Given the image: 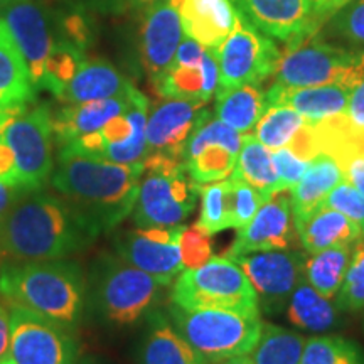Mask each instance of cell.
<instances>
[{"instance_id":"4dcf8cb0","label":"cell","mask_w":364,"mask_h":364,"mask_svg":"<svg viewBox=\"0 0 364 364\" xmlns=\"http://www.w3.org/2000/svg\"><path fill=\"white\" fill-rule=\"evenodd\" d=\"M267 108V93L260 85H243L216 91V118L243 135L252 134Z\"/></svg>"},{"instance_id":"ab89813d","label":"cell","mask_w":364,"mask_h":364,"mask_svg":"<svg viewBox=\"0 0 364 364\" xmlns=\"http://www.w3.org/2000/svg\"><path fill=\"white\" fill-rule=\"evenodd\" d=\"M201 196V213L198 225L209 235L228 230L226 225V179L199 186Z\"/></svg>"},{"instance_id":"4fadbf2b","label":"cell","mask_w":364,"mask_h":364,"mask_svg":"<svg viewBox=\"0 0 364 364\" xmlns=\"http://www.w3.org/2000/svg\"><path fill=\"white\" fill-rule=\"evenodd\" d=\"M248 277L262 311L275 314L287 309L290 295L304 277L306 257L295 250H268L230 258Z\"/></svg>"},{"instance_id":"4316f807","label":"cell","mask_w":364,"mask_h":364,"mask_svg":"<svg viewBox=\"0 0 364 364\" xmlns=\"http://www.w3.org/2000/svg\"><path fill=\"white\" fill-rule=\"evenodd\" d=\"M132 88L134 86L110 63L100 59H91V61L85 59L58 100L70 105L95 102V100L127 97Z\"/></svg>"},{"instance_id":"ffe728a7","label":"cell","mask_w":364,"mask_h":364,"mask_svg":"<svg viewBox=\"0 0 364 364\" xmlns=\"http://www.w3.org/2000/svg\"><path fill=\"white\" fill-rule=\"evenodd\" d=\"M181 0H159L150 4L142 26V61L156 83L174 65L177 48L184 39Z\"/></svg>"},{"instance_id":"ac0fdd59","label":"cell","mask_w":364,"mask_h":364,"mask_svg":"<svg viewBox=\"0 0 364 364\" xmlns=\"http://www.w3.org/2000/svg\"><path fill=\"white\" fill-rule=\"evenodd\" d=\"M233 4L258 31L287 43L316 34L318 29L312 0H233Z\"/></svg>"},{"instance_id":"7dc6e473","label":"cell","mask_w":364,"mask_h":364,"mask_svg":"<svg viewBox=\"0 0 364 364\" xmlns=\"http://www.w3.org/2000/svg\"><path fill=\"white\" fill-rule=\"evenodd\" d=\"M0 181L6 182L9 186L22 188L19 182V174H17L16 157H14L12 149L9 147V144L4 140L2 132H0Z\"/></svg>"},{"instance_id":"836d02e7","label":"cell","mask_w":364,"mask_h":364,"mask_svg":"<svg viewBox=\"0 0 364 364\" xmlns=\"http://www.w3.org/2000/svg\"><path fill=\"white\" fill-rule=\"evenodd\" d=\"M353 248L339 247L329 248L306 257L304 277L318 294L327 299L338 295L344 284L346 273L351 263Z\"/></svg>"},{"instance_id":"f1b7e54d","label":"cell","mask_w":364,"mask_h":364,"mask_svg":"<svg viewBox=\"0 0 364 364\" xmlns=\"http://www.w3.org/2000/svg\"><path fill=\"white\" fill-rule=\"evenodd\" d=\"M316 156L326 154L346 169L348 164L364 157V127H359L346 113L318 122H309Z\"/></svg>"},{"instance_id":"30bf717a","label":"cell","mask_w":364,"mask_h":364,"mask_svg":"<svg viewBox=\"0 0 364 364\" xmlns=\"http://www.w3.org/2000/svg\"><path fill=\"white\" fill-rule=\"evenodd\" d=\"M11 349L16 364H78V343L66 329L43 314L11 304Z\"/></svg>"},{"instance_id":"8fae6325","label":"cell","mask_w":364,"mask_h":364,"mask_svg":"<svg viewBox=\"0 0 364 364\" xmlns=\"http://www.w3.org/2000/svg\"><path fill=\"white\" fill-rule=\"evenodd\" d=\"M149 100L139 90L132 93L129 110L112 118L102 129L61 145L83 156L115 164H140L147 157Z\"/></svg>"},{"instance_id":"5b68a950","label":"cell","mask_w":364,"mask_h":364,"mask_svg":"<svg viewBox=\"0 0 364 364\" xmlns=\"http://www.w3.org/2000/svg\"><path fill=\"white\" fill-rule=\"evenodd\" d=\"M199 186L184 162L162 154H147L140 179L134 220L139 228H169L184 223L196 208Z\"/></svg>"},{"instance_id":"c3c4849f","label":"cell","mask_w":364,"mask_h":364,"mask_svg":"<svg viewBox=\"0 0 364 364\" xmlns=\"http://www.w3.org/2000/svg\"><path fill=\"white\" fill-rule=\"evenodd\" d=\"M346 115L351 118L356 125L364 127V80L358 86H354L351 95H349Z\"/></svg>"},{"instance_id":"e0dca14e","label":"cell","mask_w":364,"mask_h":364,"mask_svg":"<svg viewBox=\"0 0 364 364\" xmlns=\"http://www.w3.org/2000/svg\"><path fill=\"white\" fill-rule=\"evenodd\" d=\"M206 103L193 100L166 98L147 117V154L182 161L188 140L201 122L209 117Z\"/></svg>"},{"instance_id":"94428289","label":"cell","mask_w":364,"mask_h":364,"mask_svg":"<svg viewBox=\"0 0 364 364\" xmlns=\"http://www.w3.org/2000/svg\"><path fill=\"white\" fill-rule=\"evenodd\" d=\"M0 4H2V0H0Z\"/></svg>"},{"instance_id":"e575fe53","label":"cell","mask_w":364,"mask_h":364,"mask_svg":"<svg viewBox=\"0 0 364 364\" xmlns=\"http://www.w3.org/2000/svg\"><path fill=\"white\" fill-rule=\"evenodd\" d=\"M306 339L284 327L265 324L255 348L250 351L253 364H300Z\"/></svg>"},{"instance_id":"f35d334b","label":"cell","mask_w":364,"mask_h":364,"mask_svg":"<svg viewBox=\"0 0 364 364\" xmlns=\"http://www.w3.org/2000/svg\"><path fill=\"white\" fill-rule=\"evenodd\" d=\"M265 199L255 191L252 186L247 184L235 172L226 179V225L228 228L247 226Z\"/></svg>"},{"instance_id":"7c38bea8","label":"cell","mask_w":364,"mask_h":364,"mask_svg":"<svg viewBox=\"0 0 364 364\" xmlns=\"http://www.w3.org/2000/svg\"><path fill=\"white\" fill-rule=\"evenodd\" d=\"M53 115L46 107L21 112L2 130L27 191L43 189L53 177Z\"/></svg>"},{"instance_id":"8992f818","label":"cell","mask_w":364,"mask_h":364,"mask_svg":"<svg viewBox=\"0 0 364 364\" xmlns=\"http://www.w3.org/2000/svg\"><path fill=\"white\" fill-rule=\"evenodd\" d=\"M316 34L287 43V51L275 73V83L292 88L344 85L351 90L361 83L364 51H348L317 39Z\"/></svg>"},{"instance_id":"681fc988","label":"cell","mask_w":364,"mask_h":364,"mask_svg":"<svg viewBox=\"0 0 364 364\" xmlns=\"http://www.w3.org/2000/svg\"><path fill=\"white\" fill-rule=\"evenodd\" d=\"M26 193L27 189L16 188V186H9L6 182L0 181V220L6 216V213L16 204Z\"/></svg>"},{"instance_id":"f907efd6","label":"cell","mask_w":364,"mask_h":364,"mask_svg":"<svg viewBox=\"0 0 364 364\" xmlns=\"http://www.w3.org/2000/svg\"><path fill=\"white\" fill-rule=\"evenodd\" d=\"M11 349V314L0 304V361L9 358Z\"/></svg>"},{"instance_id":"1f68e13d","label":"cell","mask_w":364,"mask_h":364,"mask_svg":"<svg viewBox=\"0 0 364 364\" xmlns=\"http://www.w3.org/2000/svg\"><path fill=\"white\" fill-rule=\"evenodd\" d=\"M287 318L299 329L326 332L338 324V307L302 277L287 304Z\"/></svg>"},{"instance_id":"83f0119b","label":"cell","mask_w":364,"mask_h":364,"mask_svg":"<svg viewBox=\"0 0 364 364\" xmlns=\"http://www.w3.org/2000/svg\"><path fill=\"white\" fill-rule=\"evenodd\" d=\"M344 181V171L334 159L321 154L309 162L306 174L290 189L294 223L304 221L322 206L326 198L339 182Z\"/></svg>"},{"instance_id":"d590c367","label":"cell","mask_w":364,"mask_h":364,"mask_svg":"<svg viewBox=\"0 0 364 364\" xmlns=\"http://www.w3.org/2000/svg\"><path fill=\"white\" fill-rule=\"evenodd\" d=\"M306 118L292 108L270 105L258 124L255 125L252 134L270 150L289 147L299 130L306 125Z\"/></svg>"},{"instance_id":"9c48e42d","label":"cell","mask_w":364,"mask_h":364,"mask_svg":"<svg viewBox=\"0 0 364 364\" xmlns=\"http://www.w3.org/2000/svg\"><path fill=\"white\" fill-rule=\"evenodd\" d=\"M213 53L220 68V88L262 85L275 75L282 58L275 43L265 38L241 14L233 33Z\"/></svg>"},{"instance_id":"9a60e30c","label":"cell","mask_w":364,"mask_h":364,"mask_svg":"<svg viewBox=\"0 0 364 364\" xmlns=\"http://www.w3.org/2000/svg\"><path fill=\"white\" fill-rule=\"evenodd\" d=\"M184 226L136 228L127 231L113 243L117 257L156 277L164 285H171L186 270L181 257Z\"/></svg>"},{"instance_id":"d4e9b609","label":"cell","mask_w":364,"mask_h":364,"mask_svg":"<svg viewBox=\"0 0 364 364\" xmlns=\"http://www.w3.org/2000/svg\"><path fill=\"white\" fill-rule=\"evenodd\" d=\"M154 88L162 98L208 103L220 88V68L213 49H206L201 65L172 66L161 80L154 83Z\"/></svg>"},{"instance_id":"3957f363","label":"cell","mask_w":364,"mask_h":364,"mask_svg":"<svg viewBox=\"0 0 364 364\" xmlns=\"http://www.w3.org/2000/svg\"><path fill=\"white\" fill-rule=\"evenodd\" d=\"M0 294L11 304L73 326L83 312L86 285L81 268L73 262H24L0 270Z\"/></svg>"},{"instance_id":"f5cc1de1","label":"cell","mask_w":364,"mask_h":364,"mask_svg":"<svg viewBox=\"0 0 364 364\" xmlns=\"http://www.w3.org/2000/svg\"><path fill=\"white\" fill-rule=\"evenodd\" d=\"M314 12L321 19V17L327 16V14H332L338 11L339 7H343V0H312Z\"/></svg>"},{"instance_id":"680465c9","label":"cell","mask_w":364,"mask_h":364,"mask_svg":"<svg viewBox=\"0 0 364 364\" xmlns=\"http://www.w3.org/2000/svg\"><path fill=\"white\" fill-rule=\"evenodd\" d=\"M7 2H11V0H2V4H0V7H2L4 4H7Z\"/></svg>"},{"instance_id":"6f0895ef","label":"cell","mask_w":364,"mask_h":364,"mask_svg":"<svg viewBox=\"0 0 364 364\" xmlns=\"http://www.w3.org/2000/svg\"><path fill=\"white\" fill-rule=\"evenodd\" d=\"M0 364H16V363L12 361V358H6L4 361H0Z\"/></svg>"},{"instance_id":"d6986e66","label":"cell","mask_w":364,"mask_h":364,"mask_svg":"<svg viewBox=\"0 0 364 364\" xmlns=\"http://www.w3.org/2000/svg\"><path fill=\"white\" fill-rule=\"evenodd\" d=\"M0 19L6 22L9 33L19 46L36 88H39L46 61L54 46L43 7L34 0H11L0 7Z\"/></svg>"},{"instance_id":"cb8c5ba5","label":"cell","mask_w":364,"mask_h":364,"mask_svg":"<svg viewBox=\"0 0 364 364\" xmlns=\"http://www.w3.org/2000/svg\"><path fill=\"white\" fill-rule=\"evenodd\" d=\"M134 90L135 86L127 97L95 100L61 108L56 115H53V134L58 142L66 145L80 136L93 134L112 118L125 113L130 107Z\"/></svg>"},{"instance_id":"11a10c76","label":"cell","mask_w":364,"mask_h":364,"mask_svg":"<svg viewBox=\"0 0 364 364\" xmlns=\"http://www.w3.org/2000/svg\"><path fill=\"white\" fill-rule=\"evenodd\" d=\"M14 117H16V115H14V113H9V112H2V110H0V132L6 129L7 124L12 120Z\"/></svg>"},{"instance_id":"5bb4252c","label":"cell","mask_w":364,"mask_h":364,"mask_svg":"<svg viewBox=\"0 0 364 364\" xmlns=\"http://www.w3.org/2000/svg\"><path fill=\"white\" fill-rule=\"evenodd\" d=\"M241 145L243 134L208 117L188 140L182 162L194 184H211L233 174Z\"/></svg>"},{"instance_id":"9f6ffc18","label":"cell","mask_w":364,"mask_h":364,"mask_svg":"<svg viewBox=\"0 0 364 364\" xmlns=\"http://www.w3.org/2000/svg\"><path fill=\"white\" fill-rule=\"evenodd\" d=\"M139 4H147V6H150V4H156L159 2V0H136Z\"/></svg>"},{"instance_id":"8d00e7d4","label":"cell","mask_w":364,"mask_h":364,"mask_svg":"<svg viewBox=\"0 0 364 364\" xmlns=\"http://www.w3.org/2000/svg\"><path fill=\"white\" fill-rule=\"evenodd\" d=\"M300 364H364V353L341 336H314L306 339Z\"/></svg>"},{"instance_id":"7402d4cb","label":"cell","mask_w":364,"mask_h":364,"mask_svg":"<svg viewBox=\"0 0 364 364\" xmlns=\"http://www.w3.org/2000/svg\"><path fill=\"white\" fill-rule=\"evenodd\" d=\"M351 88L344 85H322L292 88V86L273 85L267 91L268 107L282 105L299 112L307 122H318L332 115L346 113Z\"/></svg>"},{"instance_id":"484cf974","label":"cell","mask_w":364,"mask_h":364,"mask_svg":"<svg viewBox=\"0 0 364 364\" xmlns=\"http://www.w3.org/2000/svg\"><path fill=\"white\" fill-rule=\"evenodd\" d=\"M306 253L314 255L329 248L353 247L363 238V230L343 213L321 206L295 225Z\"/></svg>"},{"instance_id":"816d5d0a","label":"cell","mask_w":364,"mask_h":364,"mask_svg":"<svg viewBox=\"0 0 364 364\" xmlns=\"http://www.w3.org/2000/svg\"><path fill=\"white\" fill-rule=\"evenodd\" d=\"M344 179L364 194V157H358L344 169Z\"/></svg>"},{"instance_id":"f6af8a7d","label":"cell","mask_w":364,"mask_h":364,"mask_svg":"<svg viewBox=\"0 0 364 364\" xmlns=\"http://www.w3.org/2000/svg\"><path fill=\"white\" fill-rule=\"evenodd\" d=\"M338 31L351 43L364 44V0H358L339 14Z\"/></svg>"},{"instance_id":"6125c7cd","label":"cell","mask_w":364,"mask_h":364,"mask_svg":"<svg viewBox=\"0 0 364 364\" xmlns=\"http://www.w3.org/2000/svg\"><path fill=\"white\" fill-rule=\"evenodd\" d=\"M363 238H364V233H363Z\"/></svg>"},{"instance_id":"6da1fadb","label":"cell","mask_w":364,"mask_h":364,"mask_svg":"<svg viewBox=\"0 0 364 364\" xmlns=\"http://www.w3.org/2000/svg\"><path fill=\"white\" fill-rule=\"evenodd\" d=\"M98 235L65 198L29 191L0 220V255L17 262L63 260L88 248Z\"/></svg>"},{"instance_id":"91938a15","label":"cell","mask_w":364,"mask_h":364,"mask_svg":"<svg viewBox=\"0 0 364 364\" xmlns=\"http://www.w3.org/2000/svg\"><path fill=\"white\" fill-rule=\"evenodd\" d=\"M351 2V0H343V6H346V4H349Z\"/></svg>"},{"instance_id":"7a4b0ae2","label":"cell","mask_w":364,"mask_h":364,"mask_svg":"<svg viewBox=\"0 0 364 364\" xmlns=\"http://www.w3.org/2000/svg\"><path fill=\"white\" fill-rule=\"evenodd\" d=\"M144 162L115 164L61 147L53 186L100 233L134 213Z\"/></svg>"},{"instance_id":"52a82bcc","label":"cell","mask_w":364,"mask_h":364,"mask_svg":"<svg viewBox=\"0 0 364 364\" xmlns=\"http://www.w3.org/2000/svg\"><path fill=\"white\" fill-rule=\"evenodd\" d=\"M177 307L194 309H236L260 311L258 299L248 277L238 263L225 255H213L204 265L188 268L177 277L171 292Z\"/></svg>"},{"instance_id":"d6a6232c","label":"cell","mask_w":364,"mask_h":364,"mask_svg":"<svg viewBox=\"0 0 364 364\" xmlns=\"http://www.w3.org/2000/svg\"><path fill=\"white\" fill-rule=\"evenodd\" d=\"M235 174L257 191L265 201L280 191L279 174L272 150L265 147L253 134L243 135V145L235 166Z\"/></svg>"},{"instance_id":"7bdbcfd3","label":"cell","mask_w":364,"mask_h":364,"mask_svg":"<svg viewBox=\"0 0 364 364\" xmlns=\"http://www.w3.org/2000/svg\"><path fill=\"white\" fill-rule=\"evenodd\" d=\"M322 206L343 213L346 218L356 223L364 233V194L346 179L331 191Z\"/></svg>"},{"instance_id":"44dd1931","label":"cell","mask_w":364,"mask_h":364,"mask_svg":"<svg viewBox=\"0 0 364 364\" xmlns=\"http://www.w3.org/2000/svg\"><path fill=\"white\" fill-rule=\"evenodd\" d=\"M179 14L184 34L208 49L233 33L240 17L233 0H181Z\"/></svg>"},{"instance_id":"277c9868","label":"cell","mask_w":364,"mask_h":364,"mask_svg":"<svg viewBox=\"0 0 364 364\" xmlns=\"http://www.w3.org/2000/svg\"><path fill=\"white\" fill-rule=\"evenodd\" d=\"M176 329L209 364L250 354L263 329L260 311L172 307Z\"/></svg>"},{"instance_id":"f546056e","label":"cell","mask_w":364,"mask_h":364,"mask_svg":"<svg viewBox=\"0 0 364 364\" xmlns=\"http://www.w3.org/2000/svg\"><path fill=\"white\" fill-rule=\"evenodd\" d=\"M139 364H209L162 316H154L139 351Z\"/></svg>"},{"instance_id":"60d3db41","label":"cell","mask_w":364,"mask_h":364,"mask_svg":"<svg viewBox=\"0 0 364 364\" xmlns=\"http://www.w3.org/2000/svg\"><path fill=\"white\" fill-rule=\"evenodd\" d=\"M336 307L341 311H359L364 307V243L353 248L351 263L346 273L344 284L338 292Z\"/></svg>"},{"instance_id":"bcb514c9","label":"cell","mask_w":364,"mask_h":364,"mask_svg":"<svg viewBox=\"0 0 364 364\" xmlns=\"http://www.w3.org/2000/svg\"><path fill=\"white\" fill-rule=\"evenodd\" d=\"M206 49L203 44H199L198 41L191 39L186 36L184 39L181 41L179 48H177L174 65L172 66H198L201 65L204 54H206Z\"/></svg>"},{"instance_id":"b9f144b4","label":"cell","mask_w":364,"mask_h":364,"mask_svg":"<svg viewBox=\"0 0 364 364\" xmlns=\"http://www.w3.org/2000/svg\"><path fill=\"white\" fill-rule=\"evenodd\" d=\"M211 236L198 223L184 226L181 235V257L184 268H198L213 257Z\"/></svg>"},{"instance_id":"603a6c76","label":"cell","mask_w":364,"mask_h":364,"mask_svg":"<svg viewBox=\"0 0 364 364\" xmlns=\"http://www.w3.org/2000/svg\"><path fill=\"white\" fill-rule=\"evenodd\" d=\"M36 90L19 46L0 19V110L19 115L34 100Z\"/></svg>"},{"instance_id":"ee69618b","label":"cell","mask_w":364,"mask_h":364,"mask_svg":"<svg viewBox=\"0 0 364 364\" xmlns=\"http://www.w3.org/2000/svg\"><path fill=\"white\" fill-rule=\"evenodd\" d=\"M277 174H279L280 191H290L306 174L309 162L300 159L292 149L282 147L272 150Z\"/></svg>"},{"instance_id":"74e56055","label":"cell","mask_w":364,"mask_h":364,"mask_svg":"<svg viewBox=\"0 0 364 364\" xmlns=\"http://www.w3.org/2000/svg\"><path fill=\"white\" fill-rule=\"evenodd\" d=\"M85 61L81 48L71 43L54 44L44 66V75L39 88L51 91L54 97H59L65 86L76 75L81 63Z\"/></svg>"},{"instance_id":"db71d44e","label":"cell","mask_w":364,"mask_h":364,"mask_svg":"<svg viewBox=\"0 0 364 364\" xmlns=\"http://www.w3.org/2000/svg\"><path fill=\"white\" fill-rule=\"evenodd\" d=\"M220 364H253V361L250 359L248 354H241V356L230 358V359H226V361H223Z\"/></svg>"},{"instance_id":"ba28073f","label":"cell","mask_w":364,"mask_h":364,"mask_svg":"<svg viewBox=\"0 0 364 364\" xmlns=\"http://www.w3.org/2000/svg\"><path fill=\"white\" fill-rule=\"evenodd\" d=\"M93 275V297L98 311L113 324H134L157 302L162 287L156 277L122 260L100 257Z\"/></svg>"},{"instance_id":"2e32d148","label":"cell","mask_w":364,"mask_h":364,"mask_svg":"<svg viewBox=\"0 0 364 364\" xmlns=\"http://www.w3.org/2000/svg\"><path fill=\"white\" fill-rule=\"evenodd\" d=\"M290 191H279L262 204L253 220L240 228L231 248L225 252L226 258L268 250H289L295 238Z\"/></svg>"}]
</instances>
